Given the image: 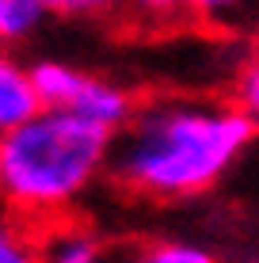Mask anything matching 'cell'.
<instances>
[{
    "mask_svg": "<svg viewBox=\"0 0 259 263\" xmlns=\"http://www.w3.org/2000/svg\"><path fill=\"white\" fill-rule=\"evenodd\" d=\"M255 138V119L240 107L168 103L130 122L118 149L111 145L122 183L153 198H183L210 187Z\"/></svg>",
    "mask_w": 259,
    "mask_h": 263,
    "instance_id": "6da1fadb",
    "label": "cell"
},
{
    "mask_svg": "<svg viewBox=\"0 0 259 263\" xmlns=\"http://www.w3.org/2000/svg\"><path fill=\"white\" fill-rule=\"evenodd\" d=\"M114 130L61 107H38L0 134V195L23 210L65 206L111 160Z\"/></svg>",
    "mask_w": 259,
    "mask_h": 263,
    "instance_id": "7a4b0ae2",
    "label": "cell"
},
{
    "mask_svg": "<svg viewBox=\"0 0 259 263\" xmlns=\"http://www.w3.org/2000/svg\"><path fill=\"white\" fill-rule=\"evenodd\" d=\"M69 111L80 115V119H88V122H99V126H107V130L118 134L122 126H126V119H130V99H126V92H122V88L107 84V80L88 77L84 88L76 92V99H73V107H69Z\"/></svg>",
    "mask_w": 259,
    "mask_h": 263,
    "instance_id": "3957f363",
    "label": "cell"
},
{
    "mask_svg": "<svg viewBox=\"0 0 259 263\" xmlns=\"http://www.w3.org/2000/svg\"><path fill=\"white\" fill-rule=\"evenodd\" d=\"M34 111H38V96L31 88V72L0 53V134L12 130L15 122H23Z\"/></svg>",
    "mask_w": 259,
    "mask_h": 263,
    "instance_id": "277c9868",
    "label": "cell"
},
{
    "mask_svg": "<svg viewBox=\"0 0 259 263\" xmlns=\"http://www.w3.org/2000/svg\"><path fill=\"white\" fill-rule=\"evenodd\" d=\"M46 8L38 0H0V42H19L42 23Z\"/></svg>",
    "mask_w": 259,
    "mask_h": 263,
    "instance_id": "5b68a950",
    "label": "cell"
},
{
    "mask_svg": "<svg viewBox=\"0 0 259 263\" xmlns=\"http://www.w3.org/2000/svg\"><path fill=\"white\" fill-rule=\"evenodd\" d=\"M38 263H99V248L84 233H65V237H57L53 244H46Z\"/></svg>",
    "mask_w": 259,
    "mask_h": 263,
    "instance_id": "8992f818",
    "label": "cell"
},
{
    "mask_svg": "<svg viewBox=\"0 0 259 263\" xmlns=\"http://www.w3.org/2000/svg\"><path fill=\"white\" fill-rule=\"evenodd\" d=\"M0 263H38V248L19 225L0 221Z\"/></svg>",
    "mask_w": 259,
    "mask_h": 263,
    "instance_id": "52a82bcc",
    "label": "cell"
},
{
    "mask_svg": "<svg viewBox=\"0 0 259 263\" xmlns=\"http://www.w3.org/2000/svg\"><path fill=\"white\" fill-rule=\"evenodd\" d=\"M137 263H213V256L194 244H156Z\"/></svg>",
    "mask_w": 259,
    "mask_h": 263,
    "instance_id": "ba28073f",
    "label": "cell"
},
{
    "mask_svg": "<svg viewBox=\"0 0 259 263\" xmlns=\"http://www.w3.org/2000/svg\"><path fill=\"white\" fill-rule=\"evenodd\" d=\"M236 96H240V111H248L252 119H259V58H252L244 65L236 80Z\"/></svg>",
    "mask_w": 259,
    "mask_h": 263,
    "instance_id": "9c48e42d",
    "label": "cell"
},
{
    "mask_svg": "<svg viewBox=\"0 0 259 263\" xmlns=\"http://www.w3.org/2000/svg\"><path fill=\"white\" fill-rule=\"evenodd\" d=\"M38 4L53 15H95L103 8H111L114 0H38Z\"/></svg>",
    "mask_w": 259,
    "mask_h": 263,
    "instance_id": "30bf717a",
    "label": "cell"
},
{
    "mask_svg": "<svg viewBox=\"0 0 259 263\" xmlns=\"http://www.w3.org/2000/svg\"><path fill=\"white\" fill-rule=\"evenodd\" d=\"M180 8H187V12H194V15H229V12H236L244 0H175Z\"/></svg>",
    "mask_w": 259,
    "mask_h": 263,
    "instance_id": "8fae6325",
    "label": "cell"
},
{
    "mask_svg": "<svg viewBox=\"0 0 259 263\" xmlns=\"http://www.w3.org/2000/svg\"><path fill=\"white\" fill-rule=\"evenodd\" d=\"M133 12H145V15H164L175 8V0H126Z\"/></svg>",
    "mask_w": 259,
    "mask_h": 263,
    "instance_id": "7c38bea8",
    "label": "cell"
},
{
    "mask_svg": "<svg viewBox=\"0 0 259 263\" xmlns=\"http://www.w3.org/2000/svg\"><path fill=\"white\" fill-rule=\"evenodd\" d=\"M244 263H259V256H252V259H244Z\"/></svg>",
    "mask_w": 259,
    "mask_h": 263,
    "instance_id": "4fadbf2b",
    "label": "cell"
}]
</instances>
